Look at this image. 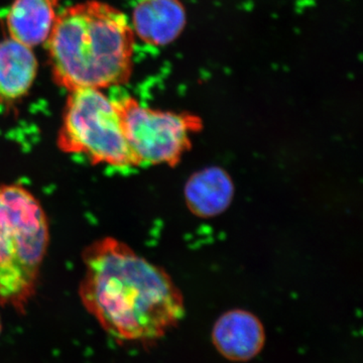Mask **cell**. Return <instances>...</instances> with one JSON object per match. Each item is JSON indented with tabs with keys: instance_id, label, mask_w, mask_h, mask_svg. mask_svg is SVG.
<instances>
[{
	"instance_id": "cell-5",
	"label": "cell",
	"mask_w": 363,
	"mask_h": 363,
	"mask_svg": "<svg viewBox=\"0 0 363 363\" xmlns=\"http://www.w3.org/2000/svg\"><path fill=\"white\" fill-rule=\"evenodd\" d=\"M114 101L135 167H176L192 147L191 136L202 128L192 114L150 108L130 96Z\"/></svg>"
},
{
	"instance_id": "cell-3",
	"label": "cell",
	"mask_w": 363,
	"mask_h": 363,
	"mask_svg": "<svg viewBox=\"0 0 363 363\" xmlns=\"http://www.w3.org/2000/svg\"><path fill=\"white\" fill-rule=\"evenodd\" d=\"M49 242V222L35 196L18 184L0 185V305L26 312Z\"/></svg>"
},
{
	"instance_id": "cell-9",
	"label": "cell",
	"mask_w": 363,
	"mask_h": 363,
	"mask_svg": "<svg viewBox=\"0 0 363 363\" xmlns=\"http://www.w3.org/2000/svg\"><path fill=\"white\" fill-rule=\"evenodd\" d=\"M60 0H13L6 14L9 38L28 47L45 43L51 35Z\"/></svg>"
},
{
	"instance_id": "cell-4",
	"label": "cell",
	"mask_w": 363,
	"mask_h": 363,
	"mask_svg": "<svg viewBox=\"0 0 363 363\" xmlns=\"http://www.w3.org/2000/svg\"><path fill=\"white\" fill-rule=\"evenodd\" d=\"M57 145L64 154L83 155L96 166L135 168L116 101L100 89L69 91Z\"/></svg>"
},
{
	"instance_id": "cell-2",
	"label": "cell",
	"mask_w": 363,
	"mask_h": 363,
	"mask_svg": "<svg viewBox=\"0 0 363 363\" xmlns=\"http://www.w3.org/2000/svg\"><path fill=\"white\" fill-rule=\"evenodd\" d=\"M52 75L68 91L114 87L130 81L135 33L123 11L89 0L57 16L45 40Z\"/></svg>"
},
{
	"instance_id": "cell-1",
	"label": "cell",
	"mask_w": 363,
	"mask_h": 363,
	"mask_svg": "<svg viewBox=\"0 0 363 363\" xmlns=\"http://www.w3.org/2000/svg\"><path fill=\"white\" fill-rule=\"evenodd\" d=\"M82 262L81 302L117 340H156L183 317V296L168 272L123 241L90 243Z\"/></svg>"
},
{
	"instance_id": "cell-10",
	"label": "cell",
	"mask_w": 363,
	"mask_h": 363,
	"mask_svg": "<svg viewBox=\"0 0 363 363\" xmlns=\"http://www.w3.org/2000/svg\"><path fill=\"white\" fill-rule=\"evenodd\" d=\"M37 72L32 48L11 38L0 42V101L13 102L25 96Z\"/></svg>"
},
{
	"instance_id": "cell-11",
	"label": "cell",
	"mask_w": 363,
	"mask_h": 363,
	"mask_svg": "<svg viewBox=\"0 0 363 363\" xmlns=\"http://www.w3.org/2000/svg\"><path fill=\"white\" fill-rule=\"evenodd\" d=\"M0 333H1V321H0Z\"/></svg>"
},
{
	"instance_id": "cell-8",
	"label": "cell",
	"mask_w": 363,
	"mask_h": 363,
	"mask_svg": "<svg viewBox=\"0 0 363 363\" xmlns=\"http://www.w3.org/2000/svg\"><path fill=\"white\" fill-rule=\"evenodd\" d=\"M235 187L228 172L208 167L195 172L184 188L188 209L199 218H213L226 211L233 201Z\"/></svg>"
},
{
	"instance_id": "cell-7",
	"label": "cell",
	"mask_w": 363,
	"mask_h": 363,
	"mask_svg": "<svg viewBox=\"0 0 363 363\" xmlns=\"http://www.w3.org/2000/svg\"><path fill=\"white\" fill-rule=\"evenodd\" d=\"M131 23L133 33L143 43L164 47L180 37L187 13L180 0H138Z\"/></svg>"
},
{
	"instance_id": "cell-6",
	"label": "cell",
	"mask_w": 363,
	"mask_h": 363,
	"mask_svg": "<svg viewBox=\"0 0 363 363\" xmlns=\"http://www.w3.org/2000/svg\"><path fill=\"white\" fill-rule=\"evenodd\" d=\"M217 350L233 362H247L257 357L266 341L264 326L259 318L245 310L224 313L212 330Z\"/></svg>"
}]
</instances>
